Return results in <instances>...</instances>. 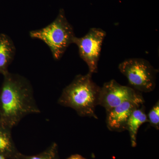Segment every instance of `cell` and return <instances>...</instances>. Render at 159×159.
<instances>
[{"label":"cell","instance_id":"6da1fadb","mask_svg":"<svg viewBox=\"0 0 159 159\" xmlns=\"http://www.w3.org/2000/svg\"><path fill=\"white\" fill-rule=\"evenodd\" d=\"M4 76L0 93V124L11 129L26 116L40 111L28 80L9 72Z\"/></svg>","mask_w":159,"mask_h":159},{"label":"cell","instance_id":"7a4b0ae2","mask_svg":"<svg viewBox=\"0 0 159 159\" xmlns=\"http://www.w3.org/2000/svg\"><path fill=\"white\" fill-rule=\"evenodd\" d=\"M92 74L78 75L64 89L58 99V104L70 107L81 117L98 119L96 107L99 105L100 87L93 81Z\"/></svg>","mask_w":159,"mask_h":159},{"label":"cell","instance_id":"3957f363","mask_svg":"<svg viewBox=\"0 0 159 159\" xmlns=\"http://www.w3.org/2000/svg\"><path fill=\"white\" fill-rule=\"evenodd\" d=\"M29 34L32 38L41 40L45 43L55 60L62 57L76 37L63 9L60 10L57 17L51 24L43 29L31 31Z\"/></svg>","mask_w":159,"mask_h":159},{"label":"cell","instance_id":"277c9868","mask_svg":"<svg viewBox=\"0 0 159 159\" xmlns=\"http://www.w3.org/2000/svg\"><path fill=\"white\" fill-rule=\"evenodd\" d=\"M119 69L130 85L138 92L149 93L155 88L157 70L148 61L129 58L121 63Z\"/></svg>","mask_w":159,"mask_h":159},{"label":"cell","instance_id":"5b68a950","mask_svg":"<svg viewBox=\"0 0 159 159\" xmlns=\"http://www.w3.org/2000/svg\"><path fill=\"white\" fill-rule=\"evenodd\" d=\"M127 101L140 104L145 102L139 92L132 88L121 85L114 80L105 83L100 88L99 105L104 107L106 112Z\"/></svg>","mask_w":159,"mask_h":159},{"label":"cell","instance_id":"8992f818","mask_svg":"<svg viewBox=\"0 0 159 159\" xmlns=\"http://www.w3.org/2000/svg\"><path fill=\"white\" fill-rule=\"evenodd\" d=\"M106 35L102 29L93 28L83 37L74 39L73 43L78 47L80 56L88 66L90 74L98 72V61Z\"/></svg>","mask_w":159,"mask_h":159},{"label":"cell","instance_id":"52a82bcc","mask_svg":"<svg viewBox=\"0 0 159 159\" xmlns=\"http://www.w3.org/2000/svg\"><path fill=\"white\" fill-rule=\"evenodd\" d=\"M142 104L127 101L107 111L106 123L112 131L122 132L126 130L127 121L133 111Z\"/></svg>","mask_w":159,"mask_h":159},{"label":"cell","instance_id":"ba28073f","mask_svg":"<svg viewBox=\"0 0 159 159\" xmlns=\"http://www.w3.org/2000/svg\"><path fill=\"white\" fill-rule=\"evenodd\" d=\"M16 48L8 35L0 34V74L8 73V67L14 59Z\"/></svg>","mask_w":159,"mask_h":159},{"label":"cell","instance_id":"9c48e42d","mask_svg":"<svg viewBox=\"0 0 159 159\" xmlns=\"http://www.w3.org/2000/svg\"><path fill=\"white\" fill-rule=\"evenodd\" d=\"M148 122L147 116L145 112L144 104L134 109L129 118L126 125L132 147L137 145V136L140 126L145 122Z\"/></svg>","mask_w":159,"mask_h":159},{"label":"cell","instance_id":"30bf717a","mask_svg":"<svg viewBox=\"0 0 159 159\" xmlns=\"http://www.w3.org/2000/svg\"><path fill=\"white\" fill-rule=\"evenodd\" d=\"M11 129L0 124V152L10 155L13 154L16 158L18 153L15 151L11 136Z\"/></svg>","mask_w":159,"mask_h":159},{"label":"cell","instance_id":"8fae6325","mask_svg":"<svg viewBox=\"0 0 159 159\" xmlns=\"http://www.w3.org/2000/svg\"><path fill=\"white\" fill-rule=\"evenodd\" d=\"M57 145L54 143L50 148L42 153L32 156H25L18 153L17 159H57Z\"/></svg>","mask_w":159,"mask_h":159},{"label":"cell","instance_id":"7c38bea8","mask_svg":"<svg viewBox=\"0 0 159 159\" xmlns=\"http://www.w3.org/2000/svg\"><path fill=\"white\" fill-rule=\"evenodd\" d=\"M148 122L152 126L159 130V101L152 107L147 115Z\"/></svg>","mask_w":159,"mask_h":159},{"label":"cell","instance_id":"4fadbf2b","mask_svg":"<svg viewBox=\"0 0 159 159\" xmlns=\"http://www.w3.org/2000/svg\"><path fill=\"white\" fill-rule=\"evenodd\" d=\"M67 159H87L79 154L73 155Z\"/></svg>","mask_w":159,"mask_h":159},{"label":"cell","instance_id":"5bb4252c","mask_svg":"<svg viewBox=\"0 0 159 159\" xmlns=\"http://www.w3.org/2000/svg\"><path fill=\"white\" fill-rule=\"evenodd\" d=\"M0 159H5V157L2 154H0Z\"/></svg>","mask_w":159,"mask_h":159},{"label":"cell","instance_id":"9a60e30c","mask_svg":"<svg viewBox=\"0 0 159 159\" xmlns=\"http://www.w3.org/2000/svg\"><path fill=\"white\" fill-rule=\"evenodd\" d=\"M0 120H1V115H0Z\"/></svg>","mask_w":159,"mask_h":159}]
</instances>
